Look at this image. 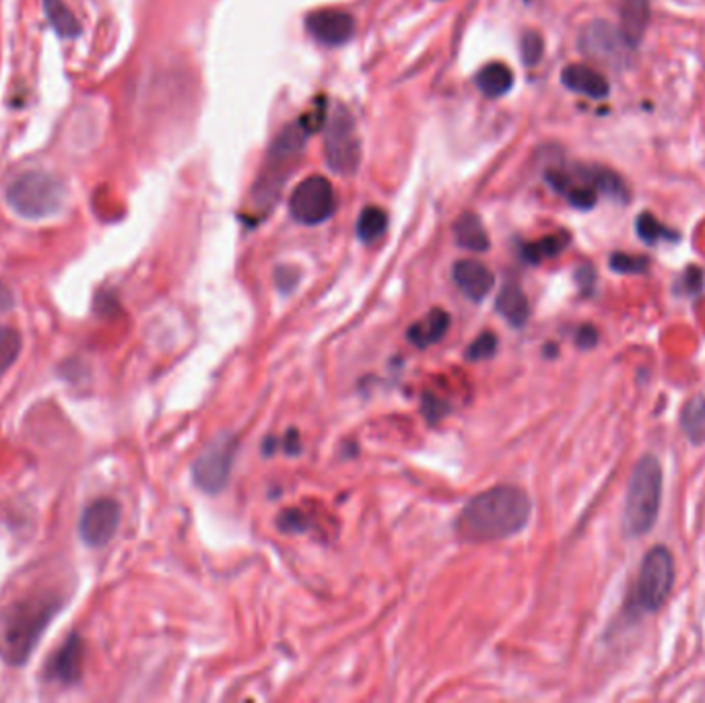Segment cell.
<instances>
[{"instance_id": "1", "label": "cell", "mask_w": 705, "mask_h": 703, "mask_svg": "<svg viewBox=\"0 0 705 703\" xmlns=\"http://www.w3.org/2000/svg\"><path fill=\"white\" fill-rule=\"evenodd\" d=\"M530 514L532 501L524 489L499 485L468 501L456 520V532L468 543L510 539L524 530Z\"/></svg>"}, {"instance_id": "2", "label": "cell", "mask_w": 705, "mask_h": 703, "mask_svg": "<svg viewBox=\"0 0 705 703\" xmlns=\"http://www.w3.org/2000/svg\"><path fill=\"white\" fill-rule=\"evenodd\" d=\"M58 607V600L50 596L27 598L3 615L0 619V652L11 664H23L27 660Z\"/></svg>"}, {"instance_id": "3", "label": "cell", "mask_w": 705, "mask_h": 703, "mask_svg": "<svg viewBox=\"0 0 705 703\" xmlns=\"http://www.w3.org/2000/svg\"><path fill=\"white\" fill-rule=\"evenodd\" d=\"M662 504V466L652 454L635 462L625 497L623 524L627 537L635 539L648 534L658 518Z\"/></svg>"}, {"instance_id": "4", "label": "cell", "mask_w": 705, "mask_h": 703, "mask_svg": "<svg viewBox=\"0 0 705 703\" xmlns=\"http://www.w3.org/2000/svg\"><path fill=\"white\" fill-rule=\"evenodd\" d=\"M64 186L48 172H25L7 188L9 207L23 219H44L60 211Z\"/></svg>"}, {"instance_id": "5", "label": "cell", "mask_w": 705, "mask_h": 703, "mask_svg": "<svg viewBox=\"0 0 705 703\" xmlns=\"http://www.w3.org/2000/svg\"><path fill=\"white\" fill-rule=\"evenodd\" d=\"M675 586V559L668 547H652L642 565L635 584V605L644 613H656L662 609Z\"/></svg>"}, {"instance_id": "6", "label": "cell", "mask_w": 705, "mask_h": 703, "mask_svg": "<svg viewBox=\"0 0 705 703\" xmlns=\"http://www.w3.org/2000/svg\"><path fill=\"white\" fill-rule=\"evenodd\" d=\"M324 132V149L330 170L343 176L355 174L361 161V143L351 112L345 106L334 108L326 120Z\"/></svg>"}, {"instance_id": "7", "label": "cell", "mask_w": 705, "mask_h": 703, "mask_svg": "<svg viewBox=\"0 0 705 703\" xmlns=\"http://www.w3.org/2000/svg\"><path fill=\"white\" fill-rule=\"evenodd\" d=\"M289 211L297 223L320 225L337 211V194L326 178L310 176L293 190Z\"/></svg>"}, {"instance_id": "8", "label": "cell", "mask_w": 705, "mask_h": 703, "mask_svg": "<svg viewBox=\"0 0 705 703\" xmlns=\"http://www.w3.org/2000/svg\"><path fill=\"white\" fill-rule=\"evenodd\" d=\"M235 450H238V440L233 435L215 438L192 466L194 483L207 493H219L229 481Z\"/></svg>"}, {"instance_id": "9", "label": "cell", "mask_w": 705, "mask_h": 703, "mask_svg": "<svg viewBox=\"0 0 705 703\" xmlns=\"http://www.w3.org/2000/svg\"><path fill=\"white\" fill-rule=\"evenodd\" d=\"M580 48L588 58L611 64L615 69L627 66L629 56L633 52V48L623 36L621 27L602 19H596L586 25L580 38Z\"/></svg>"}, {"instance_id": "10", "label": "cell", "mask_w": 705, "mask_h": 703, "mask_svg": "<svg viewBox=\"0 0 705 703\" xmlns=\"http://www.w3.org/2000/svg\"><path fill=\"white\" fill-rule=\"evenodd\" d=\"M122 510L118 506V501L114 499H97L91 506L85 508L81 522H79V534L85 545L89 547H104L108 545L120 526Z\"/></svg>"}, {"instance_id": "11", "label": "cell", "mask_w": 705, "mask_h": 703, "mask_svg": "<svg viewBox=\"0 0 705 703\" xmlns=\"http://www.w3.org/2000/svg\"><path fill=\"white\" fill-rule=\"evenodd\" d=\"M306 27L310 36L324 46H343L355 33V19L337 9H322L306 19Z\"/></svg>"}, {"instance_id": "12", "label": "cell", "mask_w": 705, "mask_h": 703, "mask_svg": "<svg viewBox=\"0 0 705 703\" xmlns=\"http://www.w3.org/2000/svg\"><path fill=\"white\" fill-rule=\"evenodd\" d=\"M48 679L60 685H75L83 673V640L77 633H71V638L66 640L60 650L52 656L48 668Z\"/></svg>"}, {"instance_id": "13", "label": "cell", "mask_w": 705, "mask_h": 703, "mask_svg": "<svg viewBox=\"0 0 705 703\" xmlns=\"http://www.w3.org/2000/svg\"><path fill=\"white\" fill-rule=\"evenodd\" d=\"M454 283L473 301H481L495 285V275L479 260H458L452 269Z\"/></svg>"}, {"instance_id": "14", "label": "cell", "mask_w": 705, "mask_h": 703, "mask_svg": "<svg viewBox=\"0 0 705 703\" xmlns=\"http://www.w3.org/2000/svg\"><path fill=\"white\" fill-rule=\"evenodd\" d=\"M561 83L569 91L592 97V99H604V97H609V93H611V85L607 79H604V75L586 64L565 66L563 73H561Z\"/></svg>"}, {"instance_id": "15", "label": "cell", "mask_w": 705, "mask_h": 703, "mask_svg": "<svg viewBox=\"0 0 705 703\" xmlns=\"http://www.w3.org/2000/svg\"><path fill=\"white\" fill-rule=\"evenodd\" d=\"M648 25H650V0H623L619 27L633 50L644 40Z\"/></svg>"}, {"instance_id": "16", "label": "cell", "mask_w": 705, "mask_h": 703, "mask_svg": "<svg viewBox=\"0 0 705 703\" xmlns=\"http://www.w3.org/2000/svg\"><path fill=\"white\" fill-rule=\"evenodd\" d=\"M448 328H450V314L446 310L435 308L409 328L407 337L415 347L427 349L435 343H440L446 337Z\"/></svg>"}, {"instance_id": "17", "label": "cell", "mask_w": 705, "mask_h": 703, "mask_svg": "<svg viewBox=\"0 0 705 703\" xmlns=\"http://www.w3.org/2000/svg\"><path fill=\"white\" fill-rule=\"evenodd\" d=\"M497 312L506 318L512 326H524L530 318L528 297L516 283L503 285L501 293L497 295Z\"/></svg>"}, {"instance_id": "18", "label": "cell", "mask_w": 705, "mask_h": 703, "mask_svg": "<svg viewBox=\"0 0 705 703\" xmlns=\"http://www.w3.org/2000/svg\"><path fill=\"white\" fill-rule=\"evenodd\" d=\"M454 238L456 244L470 252H485L489 250V236L475 213H464L454 223Z\"/></svg>"}, {"instance_id": "19", "label": "cell", "mask_w": 705, "mask_h": 703, "mask_svg": "<svg viewBox=\"0 0 705 703\" xmlns=\"http://www.w3.org/2000/svg\"><path fill=\"white\" fill-rule=\"evenodd\" d=\"M582 176H584V182L590 184L596 192L615 198L617 203H629L631 198L629 188L625 180L613 170H607V167H588V170L582 172Z\"/></svg>"}, {"instance_id": "20", "label": "cell", "mask_w": 705, "mask_h": 703, "mask_svg": "<svg viewBox=\"0 0 705 703\" xmlns=\"http://www.w3.org/2000/svg\"><path fill=\"white\" fill-rule=\"evenodd\" d=\"M681 429L693 446L705 444V396H691L681 413Z\"/></svg>"}, {"instance_id": "21", "label": "cell", "mask_w": 705, "mask_h": 703, "mask_svg": "<svg viewBox=\"0 0 705 703\" xmlns=\"http://www.w3.org/2000/svg\"><path fill=\"white\" fill-rule=\"evenodd\" d=\"M514 85V73L508 69L506 64L501 62H491L485 69L477 75V87L481 89L483 95L495 99L506 95Z\"/></svg>"}, {"instance_id": "22", "label": "cell", "mask_w": 705, "mask_h": 703, "mask_svg": "<svg viewBox=\"0 0 705 703\" xmlns=\"http://www.w3.org/2000/svg\"><path fill=\"white\" fill-rule=\"evenodd\" d=\"M44 11L48 17V23L52 29L62 38H77L81 33V25L71 13V9L66 7L62 0H44Z\"/></svg>"}, {"instance_id": "23", "label": "cell", "mask_w": 705, "mask_h": 703, "mask_svg": "<svg viewBox=\"0 0 705 703\" xmlns=\"http://www.w3.org/2000/svg\"><path fill=\"white\" fill-rule=\"evenodd\" d=\"M567 246H569V236H567L565 231H561V233H553V236H547V238H543L539 242L526 244L522 248V256L530 264H539L543 260L559 256Z\"/></svg>"}, {"instance_id": "24", "label": "cell", "mask_w": 705, "mask_h": 703, "mask_svg": "<svg viewBox=\"0 0 705 703\" xmlns=\"http://www.w3.org/2000/svg\"><path fill=\"white\" fill-rule=\"evenodd\" d=\"M388 217L380 207H367L357 219V236L361 242L372 244L384 236Z\"/></svg>"}, {"instance_id": "25", "label": "cell", "mask_w": 705, "mask_h": 703, "mask_svg": "<svg viewBox=\"0 0 705 703\" xmlns=\"http://www.w3.org/2000/svg\"><path fill=\"white\" fill-rule=\"evenodd\" d=\"M635 231L646 244H658V242H675L679 240V233L668 229L664 223H660L652 213H640L635 221Z\"/></svg>"}, {"instance_id": "26", "label": "cell", "mask_w": 705, "mask_h": 703, "mask_svg": "<svg viewBox=\"0 0 705 703\" xmlns=\"http://www.w3.org/2000/svg\"><path fill=\"white\" fill-rule=\"evenodd\" d=\"M21 353V337L15 328H0V378H3L9 367L17 361Z\"/></svg>"}, {"instance_id": "27", "label": "cell", "mask_w": 705, "mask_h": 703, "mask_svg": "<svg viewBox=\"0 0 705 703\" xmlns=\"http://www.w3.org/2000/svg\"><path fill=\"white\" fill-rule=\"evenodd\" d=\"M609 264H611V269L619 275H642V273H648V269H650V258L637 256V254L615 252L611 256Z\"/></svg>"}, {"instance_id": "28", "label": "cell", "mask_w": 705, "mask_h": 703, "mask_svg": "<svg viewBox=\"0 0 705 703\" xmlns=\"http://www.w3.org/2000/svg\"><path fill=\"white\" fill-rule=\"evenodd\" d=\"M520 50H522L524 64H528V66L539 64V60L545 54V40H543L541 33L526 31L522 36V42H520Z\"/></svg>"}, {"instance_id": "29", "label": "cell", "mask_w": 705, "mask_h": 703, "mask_svg": "<svg viewBox=\"0 0 705 703\" xmlns=\"http://www.w3.org/2000/svg\"><path fill=\"white\" fill-rule=\"evenodd\" d=\"M495 351H497V337L493 332H483V334H479L477 341L468 347L466 359H470V361L489 359L495 355Z\"/></svg>"}, {"instance_id": "30", "label": "cell", "mask_w": 705, "mask_h": 703, "mask_svg": "<svg viewBox=\"0 0 705 703\" xmlns=\"http://www.w3.org/2000/svg\"><path fill=\"white\" fill-rule=\"evenodd\" d=\"M576 281L582 289V293L590 295L592 289H594V281H596V271H594V266L592 264H582L580 269L576 271Z\"/></svg>"}, {"instance_id": "31", "label": "cell", "mask_w": 705, "mask_h": 703, "mask_svg": "<svg viewBox=\"0 0 705 703\" xmlns=\"http://www.w3.org/2000/svg\"><path fill=\"white\" fill-rule=\"evenodd\" d=\"M423 411H425V415H427L431 421H438V419H442V417L450 411V407H448L446 403H440L438 398L425 396V398H423Z\"/></svg>"}, {"instance_id": "32", "label": "cell", "mask_w": 705, "mask_h": 703, "mask_svg": "<svg viewBox=\"0 0 705 703\" xmlns=\"http://www.w3.org/2000/svg\"><path fill=\"white\" fill-rule=\"evenodd\" d=\"M576 343L580 349H592L598 343V330L590 324H584L576 332Z\"/></svg>"}, {"instance_id": "33", "label": "cell", "mask_w": 705, "mask_h": 703, "mask_svg": "<svg viewBox=\"0 0 705 703\" xmlns=\"http://www.w3.org/2000/svg\"><path fill=\"white\" fill-rule=\"evenodd\" d=\"M683 281H685V291H687V293H697V291H701V287H703V273H701V269H697V266H689L685 277H683Z\"/></svg>"}, {"instance_id": "34", "label": "cell", "mask_w": 705, "mask_h": 703, "mask_svg": "<svg viewBox=\"0 0 705 703\" xmlns=\"http://www.w3.org/2000/svg\"><path fill=\"white\" fill-rule=\"evenodd\" d=\"M9 306H11V295L3 285H0V310H7Z\"/></svg>"}]
</instances>
